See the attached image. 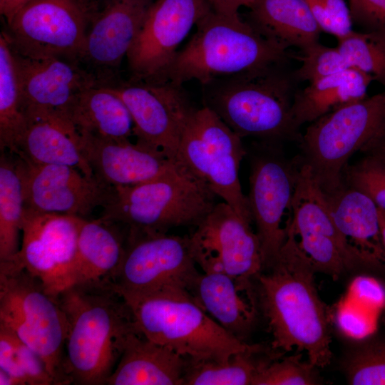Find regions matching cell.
<instances>
[{
	"label": "cell",
	"mask_w": 385,
	"mask_h": 385,
	"mask_svg": "<svg viewBox=\"0 0 385 385\" xmlns=\"http://www.w3.org/2000/svg\"><path fill=\"white\" fill-rule=\"evenodd\" d=\"M288 64L214 80L203 86L204 106L242 138L299 142L292 115L299 83Z\"/></svg>",
	"instance_id": "3"
},
{
	"label": "cell",
	"mask_w": 385,
	"mask_h": 385,
	"mask_svg": "<svg viewBox=\"0 0 385 385\" xmlns=\"http://www.w3.org/2000/svg\"><path fill=\"white\" fill-rule=\"evenodd\" d=\"M247 152L237 135L212 110L195 108L182 133L178 160L241 217L253 222L239 171Z\"/></svg>",
	"instance_id": "10"
},
{
	"label": "cell",
	"mask_w": 385,
	"mask_h": 385,
	"mask_svg": "<svg viewBox=\"0 0 385 385\" xmlns=\"http://www.w3.org/2000/svg\"><path fill=\"white\" fill-rule=\"evenodd\" d=\"M371 76L350 68L326 76L294 95L292 115L298 128L349 103L367 97Z\"/></svg>",
	"instance_id": "28"
},
{
	"label": "cell",
	"mask_w": 385,
	"mask_h": 385,
	"mask_svg": "<svg viewBox=\"0 0 385 385\" xmlns=\"http://www.w3.org/2000/svg\"><path fill=\"white\" fill-rule=\"evenodd\" d=\"M155 0H107L93 14L80 63L103 85L113 75L136 39Z\"/></svg>",
	"instance_id": "19"
},
{
	"label": "cell",
	"mask_w": 385,
	"mask_h": 385,
	"mask_svg": "<svg viewBox=\"0 0 385 385\" xmlns=\"http://www.w3.org/2000/svg\"><path fill=\"white\" fill-rule=\"evenodd\" d=\"M211 9L207 0H155L126 56L130 80L167 81L178 46Z\"/></svg>",
	"instance_id": "16"
},
{
	"label": "cell",
	"mask_w": 385,
	"mask_h": 385,
	"mask_svg": "<svg viewBox=\"0 0 385 385\" xmlns=\"http://www.w3.org/2000/svg\"><path fill=\"white\" fill-rule=\"evenodd\" d=\"M197 264L203 272L221 271L245 289L263 271L262 250L252 222L228 204L219 202L189 235Z\"/></svg>",
	"instance_id": "14"
},
{
	"label": "cell",
	"mask_w": 385,
	"mask_h": 385,
	"mask_svg": "<svg viewBox=\"0 0 385 385\" xmlns=\"http://www.w3.org/2000/svg\"><path fill=\"white\" fill-rule=\"evenodd\" d=\"M354 24L364 31L385 30V0H349Z\"/></svg>",
	"instance_id": "40"
},
{
	"label": "cell",
	"mask_w": 385,
	"mask_h": 385,
	"mask_svg": "<svg viewBox=\"0 0 385 385\" xmlns=\"http://www.w3.org/2000/svg\"><path fill=\"white\" fill-rule=\"evenodd\" d=\"M221 271L200 273L188 292L204 311L239 340L246 339L254 327L256 302H247L241 295L250 291Z\"/></svg>",
	"instance_id": "25"
},
{
	"label": "cell",
	"mask_w": 385,
	"mask_h": 385,
	"mask_svg": "<svg viewBox=\"0 0 385 385\" xmlns=\"http://www.w3.org/2000/svg\"><path fill=\"white\" fill-rule=\"evenodd\" d=\"M342 368L349 384L385 385V337H370L354 345Z\"/></svg>",
	"instance_id": "35"
},
{
	"label": "cell",
	"mask_w": 385,
	"mask_h": 385,
	"mask_svg": "<svg viewBox=\"0 0 385 385\" xmlns=\"http://www.w3.org/2000/svg\"><path fill=\"white\" fill-rule=\"evenodd\" d=\"M0 324L41 356L56 385L70 384L64 369L66 313L58 298L15 260L0 262Z\"/></svg>",
	"instance_id": "7"
},
{
	"label": "cell",
	"mask_w": 385,
	"mask_h": 385,
	"mask_svg": "<svg viewBox=\"0 0 385 385\" xmlns=\"http://www.w3.org/2000/svg\"><path fill=\"white\" fill-rule=\"evenodd\" d=\"M302 354L270 361L257 373L252 385H315L320 384L318 367L302 361Z\"/></svg>",
	"instance_id": "36"
},
{
	"label": "cell",
	"mask_w": 385,
	"mask_h": 385,
	"mask_svg": "<svg viewBox=\"0 0 385 385\" xmlns=\"http://www.w3.org/2000/svg\"><path fill=\"white\" fill-rule=\"evenodd\" d=\"M68 117L79 131L98 137L127 140L133 135V123L127 106L108 85H96L82 91Z\"/></svg>",
	"instance_id": "29"
},
{
	"label": "cell",
	"mask_w": 385,
	"mask_h": 385,
	"mask_svg": "<svg viewBox=\"0 0 385 385\" xmlns=\"http://www.w3.org/2000/svg\"><path fill=\"white\" fill-rule=\"evenodd\" d=\"M324 194L337 228L353 245L385 265L379 208L374 201L344 183L337 190Z\"/></svg>",
	"instance_id": "27"
},
{
	"label": "cell",
	"mask_w": 385,
	"mask_h": 385,
	"mask_svg": "<svg viewBox=\"0 0 385 385\" xmlns=\"http://www.w3.org/2000/svg\"><path fill=\"white\" fill-rule=\"evenodd\" d=\"M302 54L293 56L302 62L301 66L293 71L298 83L308 81L310 83L351 68L337 47L325 46L319 42Z\"/></svg>",
	"instance_id": "38"
},
{
	"label": "cell",
	"mask_w": 385,
	"mask_h": 385,
	"mask_svg": "<svg viewBox=\"0 0 385 385\" xmlns=\"http://www.w3.org/2000/svg\"><path fill=\"white\" fill-rule=\"evenodd\" d=\"M0 370L11 377L13 385H56L41 356L1 324Z\"/></svg>",
	"instance_id": "33"
},
{
	"label": "cell",
	"mask_w": 385,
	"mask_h": 385,
	"mask_svg": "<svg viewBox=\"0 0 385 385\" xmlns=\"http://www.w3.org/2000/svg\"><path fill=\"white\" fill-rule=\"evenodd\" d=\"M107 0H81L93 12H96Z\"/></svg>",
	"instance_id": "44"
},
{
	"label": "cell",
	"mask_w": 385,
	"mask_h": 385,
	"mask_svg": "<svg viewBox=\"0 0 385 385\" xmlns=\"http://www.w3.org/2000/svg\"><path fill=\"white\" fill-rule=\"evenodd\" d=\"M111 287L122 298L139 334L191 361H222L257 346L227 332L186 290L133 292Z\"/></svg>",
	"instance_id": "4"
},
{
	"label": "cell",
	"mask_w": 385,
	"mask_h": 385,
	"mask_svg": "<svg viewBox=\"0 0 385 385\" xmlns=\"http://www.w3.org/2000/svg\"><path fill=\"white\" fill-rule=\"evenodd\" d=\"M16 159L26 209L84 218L111 197L112 187L74 167Z\"/></svg>",
	"instance_id": "18"
},
{
	"label": "cell",
	"mask_w": 385,
	"mask_h": 385,
	"mask_svg": "<svg viewBox=\"0 0 385 385\" xmlns=\"http://www.w3.org/2000/svg\"><path fill=\"white\" fill-rule=\"evenodd\" d=\"M111 86L127 106L137 140L178 160L183 128L192 112L183 85L170 81L160 83L129 81Z\"/></svg>",
	"instance_id": "17"
},
{
	"label": "cell",
	"mask_w": 385,
	"mask_h": 385,
	"mask_svg": "<svg viewBox=\"0 0 385 385\" xmlns=\"http://www.w3.org/2000/svg\"><path fill=\"white\" fill-rule=\"evenodd\" d=\"M379 208V207H378ZM379 219L383 244L385 247V210L379 208Z\"/></svg>",
	"instance_id": "45"
},
{
	"label": "cell",
	"mask_w": 385,
	"mask_h": 385,
	"mask_svg": "<svg viewBox=\"0 0 385 385\" xmlns=\"http://www.w3.org/2000/svg\"><path fill=\"white\" fill-rule=\"evenodd\" d=\"M84 220L74 215L24 208L21 245L14 259L55 297L69 287Z\"/></svg>",
	"instance_id": "15"
},
{
	"label": "cell",
	"mask_w": 385,
	"mask_h": 385,
	"mask_svg": "<svg viewBox=\"0 0 385 385\" xmlns=\"http://www.w3.org/2000/svg\"><path fill=\"white\" fill-rule=\"evenodd\" d=\"M22 184L16 158L1 152L0 158V262L18 254L24 212Z\"/></svg>",
	"instance_id": "31"
},
{
	"label": "cell",
	"mask_w": 385,
	"mask_h": 385,
	"mask_svg": "<svg viewBox=\"0 0 385 385\" xmlns=\"http://www.w3.org/2000/svg\"><path fill=\"white\" fill-rule=\"evenodd\" d=\"M316 272L289 227L274 264L255 277V293L272 336V349L295 348L305 351L311 364L324 368L333 355L330 321L317 289Z\"/></svg>",
	"instance_id": "1"
},
{
	"label": "cell",
	"mask_w": 385,
	"mask_h": 385,
	"mask_svg": "<svg viewBox=\"0 0 385 385\" xmlns=\"http://www.w3.org/2000/svg\"><path fill=\"white\" fill-rule=\"evenodd\" d=\"M252 156L247 197L262 255L263 271L277 260L292 220L297 158L289 160L278 143L263 142Z\"/></svg>",
	"instance_id": "11"
},
{
	"label": "cell",
	"mask_w": 385,
	"mask_h": 385,
	"mask_svg": "<svg viewBox=\"0 0 385 385\" xmlns=\"http://www.w3.org/2000/svg\"><path fill=\"white\" fill-rule=\"evenodd\" d=\"M217 195L181 162L166 174L130 186L113 187L100 218L126 225L128 236L166 233L197 225Z\"/></svg>",
	"instance_id": "6"
},
{
	"label": "cell",
	"mask_w": 385,
	"mask_h": 385,
	"mask_svg": "<svg viewBox=\"0 0 385 385\" xmlns=\"http://www.w3.org/2000/svg\"><path fill=\"white\" fill-rule=\"evenodd\" d=\"M113 222L84 220L71 268L69 287H111L116 277L125 246ZM68 287V288H69Z\"/></svg>",
	"instance_id": "23"
},
{
	"label": "cell",
	"mask_w": 385,
	"mask_h": 385,
	"mask_svg": "<svg viewBox=\"0 0 385 385\" xmlns=\"http://www.w3.org/2000/svg\"><path fill=\"white\" fill-rule=\"evenodd\" d=\"M361 152L377 156L385 161V133Z\"/></svg>",
	"instance_id": "43"
},
{
	"label": "cell",
	"mask_w": 385,
	"mask_h": 385,
	"mask_svg": "<svg viewBox=\"0 0 385 385\" xmlns=\"http://www.w3.org/2000/svg\"><path fill=\"white\" fill-rule=\"evenodd\" d=\"M290 228L317 272L337 280L354 272H385V265L353 245L336 226L324 192L297 157Z\"/></svg>",
	"instance_id": "9"
},
{
	"label": "cell",
	"mask_w": 385,
	"mask_h": 385,
	"mask_svg": "<svg viewBox=\"0 0 385 385\" xmlns=\"http://www.w3.org/2000/svg\"><path fill=\"white\" fill-rule=\"evenodd\" d=\"M68 320L64 369L70 384L103 385L137 331L111 287H71L58 296Z\"/></svg>",
	"instance_id": "2"
},
{
	"label": "cell",
	"mask_w": 385,
	"mask_h": 385,
	"mask_svg": "<svg viewBox=\"0 0 385 385\" xmlns=\"http://www.w3.org/2000/svg\"><path fill=\"white\" fill-rule=\"evenodd\" d=\"M345 185L354 188L371 199L385 210V161L380 158L364 154L358 162L347 165L343 174Z\"/></svg>",
	"instance_id": "37"
},
{
	"label": "cell",
	"mask_w": 385,
	"mask_h": 385,
	"mask_svg": "<svg viewBox=\"0 0 385 385\" xmlns=\"http://www.w3.org/2000/svg\"><path fill=\"white\" fill-rule=\"evenodd\" d=\"M337 41V47L351 68L371 76L385 88V30H352Z\"/></svg>",
	"instance_id": "34"
},
{
	"label": "cell",
	"mask_w": 385,
	"mask_h": 385,
	"mask_svg": "<svg viewBox=\"0 0 385 385\" xmlns=\"http://www.w3.org/2000/svg\"><path fill=\"white\" fill-rule=\"evenodd\" d=\"M322 31L337 39L351 31L353 21L349 5L344 0H306Z\"/></svg>",
	"instance_id": "39"
},
{
	"label": "cell",
	"mask_w": 385,
	"mask_h": 385,
	"mask_svg": "<svg viewBox=\"0 0 385 385\" xmlns=\"http://www.w3.org/2000/svg\"><path fill=\"white\" fill-rule=\"evenodd\" d=\"M189 359L131 333L106 385H183Z\"/></svg>",
	"instance_id": "24"
},
{
	"label": "cell",
	"mask_w": 385,
	"mask_h": 385,
	"mask_svg": "<svg viewBox=\"0 0 385 385\" xmlns=\"http://www.w3.org/2000/svg\"><path fill=\"white\" fill-rule=\"evenodd\" d=\"M26 118L22 103L13 50L0 35V149L15 154Z\"/></svg>",
	"instance_id": "30"
},
{
	"label": "cell",
	"mask_w": 385,
	"mask_h": 385,
	"mask_svg": "<svg viewBox=\"0 0 385 385\" xmlns=\"http://www.w3.org/2000/svg\"><path fill=\"white\" fill-rule=\"evenodd\" d=\"M265 351V348L257 344L222 361L189 360L183 385H252L261 368L272 360H257L255 356Z\"/></svg>",
	"instance_id": "32"
},
{
	"label": "cell",
	"mask_w": 385,
	"mask_h": 385,
	"mask_svg": "<svg viewBox=\"0 0 385 385\" xmlns=\"http://www.w3.org/2000/svg\"><path fill=\"white\" fill-rule=\"evenodd\" d=\"M79 133L81 153L93 175L112 188L152 180L180 163L140 141L133 143L130 140H113Z\"/></svg>",
	"instance_id": "21"
},
{
	"label": "cell",
	"mask_w": 385,
	"mask_h": 385,
	"mask_svg": "<svg viewBox=\"0 0 385 385\" xmlns=\"http://www.w3.org/2000/svg\"><path fill=\"white\" fill-rule=\"evenodd\" d=\"M13 52L24 111H49L68 116L82 91L103 85L78 61L32 58Z\"/></svg>",
	"instance_id": "20"
},
{
	"label": "cell",
	"mask_w": 385,
	"mask_h": 385,
	"mask_svg": "<svg viewBox=\"0 0 385 385\" xmlns=\"http://www.w3.org/2000/svg\"><path fill=\"white\" fill-rule=\"evenodd\" d=\"M189 235L153 233L128 236L111 287L133 292H188L200 272Z\"/></svg>",
	"instance_id": "13"
},
{
	"label": "cell",
	"mask_w": 385,
	"mask_h": 385,
	"mask_svg": "<svg viewBox=\"0 0 385 385\" xmlns=\"http://www.w3.org/2000/svg\"><path fill=\"white\" fill-rule=\"evenodd\" d=\"M247 21L260 34L286 50L303 52L319 43L321 29L306 0H255Z\"/></svg>",
	"instance_id": "26"
},
{
	"label": "cell",
	"mask_w": 385,
	"mask_h": 385,
	"mask_svg": "<svg viewBox=\"0 0 385 385\" xmlns=\"http://www.w3.org/2000/svg\"><path fill=\"white\" fill-rule=\"evenodd\" d=\"M196 32L178 51L166 80L178 85L198 81L202 86L231 76L289 63L288 50L260 34L239 14L211 9L195 25Z\"/></svg>",
	"instance_id": "5"
},
{
	"label": "cell",
	"mask_w": 385,
	"mask_h": 385,
	"mask_svg": "<svg viewBox=\"0 0 385 385\" xmlns=\"http://www.w3.org/2000/svg\"><path fill=\"white\" fill-rule=\"evenodd\" d=\"M385 133V91L346 104L311 123L302 135L300 159L326 194L343 185L350 158Z\"/></svg>",
	"instance_id": "8"
},
{
	"label": "cell",
	"mask_w": 385,
	"mask_h": 385,
	"mask_svg": "<svg viewBox=\"0 0 385 385\" xmlns=\"http://www.w3.org/2000/svg\"><path fill=\"white\" fill-rule=\"evenodd\" d=\"M212 9L216 12L235 15L239 14L241 6L250 7L255 0H207Z\"/></svg>",
	"instance_id": "41"
},
{
	"label": "cell",
	"mask_w": 385,
	"mask_h": 385,
	"mask_svg": "<svg viewBox=\"0 0 385 385\" xmlns=\"http://www.w3.org/2000/svg\"><path fill=\"white\" fill-rule=\"evenodd\" d=\"M26 124L14 155L36 165L74 167L95 176L81 150V134L67 115L26 110Z\"/></svg>",
	"instance_id": "22"
},
{
	"label": "cell",
	"mask_w": 385,
	"mask_h": 385,
	"mask_svg": "<svg viewBox=\"0 0 385 385\" xmlns=\"http://www.w3.org/2000/svg\"><path fill=\"white\" fill-rule=\"evenodd\" d=\"M93 14L81 0H33L2 33L12 50L21 56L80 63Z\"/></svg>",
	"instance_id": "12"
},
{
	"label": "cell",
	"mask_w": 385,
	"mask_h": 385,
	"mask_svg": "<svg viewBox=\"0 0 385 385\" xmlns=\"http://www.w3.org/2000/svg\"><path fill=\"white\" fill-rule=\"evenodd\" d=\"M33 0H0V13L6 24H9L16 14Z\"/></svg>",
	"instance_id": "42"
}]
</instances>
